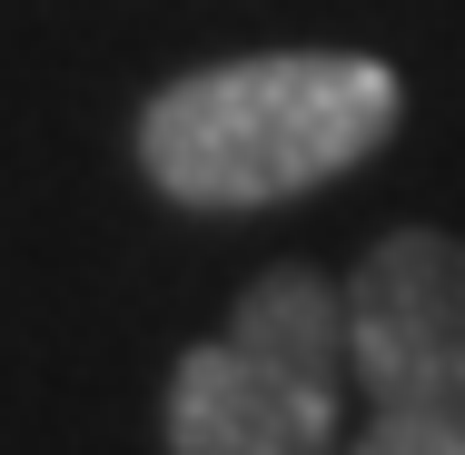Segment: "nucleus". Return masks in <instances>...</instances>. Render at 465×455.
Returning <instances> with one entry per match:
<instances>
[{
    "instance_id": "nucleus-3",
    "label": "nucleus",
    "mask_w": 465,
    "mask_h": 455,
    "mask_svg": "<svg viewBox=\"0 0 465 455\" xmlns=\"http://www.w3.org/2000/svg\"><path fill=\"white\" fill-rule=\"evenodd\" d=\"M347 297V376L367 406L465 416V238L396 228L337 277Z\"/></svg>"
},
{
    "instance_id": "nucleus-1",
    "label": "nucleus",
    "mask_w": 465,
    "mask_h": 455,
    "mask_svg": "<svg viewBox=\"0 0 465 455\" xmlns=\"http://www.w3.org/2000/svg\"><path fill=\"white\" fill-rule=\"evenodd\" d=\"M406 119L386 60L357 50H258L188 70L139 109V169L179 208H278L376 159Z\"/></svg>"
},
{
    "instance_id": "nucleus-2",
    "label": "nucleus",
    "mask_w": 465,
    "mask_h": 455,
    "mask_svg": "<svg viewBox=\"0 0 465 455\" xmlns=\"http://www.w3.org/2000/svg\"><path fill=\"white\" fill-rule=\"evenodd\" d=\"M347 297L327 268H268L208 347L169 366V455H347Z\"/></svg>"
},
{
    "instance_id": "nucleus-4",
    "label": "nucleus",
    "mask_w": 465,
    "mask_h": 455,
    "mask_svg": "<svg viewBox=\"0 0 465 455\" xmlns=\"http://www.w3.org/2000/svg\"><path fill=\"white\" fill-rule=\"evenodd\" d=\"M347 455H465V416H406V406H367V426Z\"/></svg>"
}]
</instances>
